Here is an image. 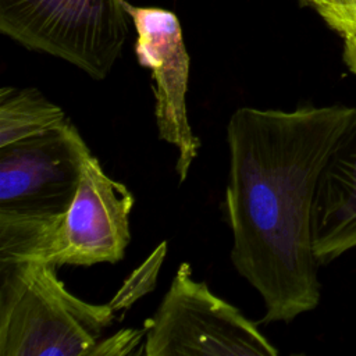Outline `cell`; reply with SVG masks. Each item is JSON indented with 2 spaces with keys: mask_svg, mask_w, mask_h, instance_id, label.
<instances>
[{
  "mask_svg": "<svg viewBox=\"0 0 356 356\" xmlns=\"http://www.w3.org/2000/svg\"><path fill=\"white\" fill-rule=\"evenodd\" d=\"M167 252V242H161L152 254L134 270L124 281L120 291L108 303L115 312L129 307L140 296L153 291L157 282V275Z\"/></svg>",
  "mask_w": 356,
  "mask_h": 356,
  "instance_id": "cell-10",
  "label": "cell"
},
{
  "mask_svg": "<svg viewBox=\"0 0 356 356\" xmlns=\"http://www.w3.org/2000/svg\"><path fill=\"white\" fill-rule=\"evenodd\" d=\"M43 260H0V356H92L115 310L72 295Z\"/></svg>",
  "mask_w": 356,
  "mask_h": 356,
  "instance_id": "cell-2",
  "label": "cell"
},
{
  "mask_svg": "<svg viewBox=\"0 0 356 356\" xmlns=\"http://www.w3.org/2000/svg\"><path fill=\"white\" fill-rule=\"evenodd\" d=\"M146 356H277L278 349L236 306L181 263L156 313L145 321Z\"/></svg>",
  "mask_w": 356,
  "mask_h": 356,
  "instance_id": "cell-4",
  "label": "cell"
},
{
  "mask_svg": "<svg viewBox=\"0 0 356 356\" xmlns=\"http://www.w3.org/2000/svg\"><path fill=\"white\" fill-rule=\"evenodd\" d=\"M125 8L136 31L138 61L150 70L154 82V118L159 138L178 150L175 170L179 182H184L197 156L200 139L193 134L188 120L191 58L179 18L161 7H142L125 1Z\"/></svg>",
  "mask_w": 356,
  "mask_h": 356,
  "instance_id": "cell-7",
  "label": "cell"
},
{
  "mask_svg": "<svg viewBox=\"0 0 356 356\" xmlns=\"http://www.w3.org/2000/svg\"><path fill=\"white\" fill-rule=\"evenodd\" d=\"M355 107H239L229 117L224 210L231 261L260 293L263 323H291L320 302L312 211L325 159Z\"/></svg>",
  "mask_w": 356,
  "mask_h": 356,
  "instance_id": "cell-1",
  "label": "cell"
},
{
  "mask_svg": "<svg viewBox=\"0 0 356 356\" xmlns=\"http://www.w3.org/2000/svg\"><path fill=\"white\" fill-rule=\"evenodd\" d=\"M67 120L64 110L36 88L0 89V147L57 128Z\"/></svg>",
  "mask_w": 356,
  "mask_h": 356,
  "instance_id": "cell-9",
  "label": "cell"
},
{
  "mask_svg": "<svg viewBox=\"0 0 356 356\" xmlns=\"http://www.w3.org/2000/svg\"><path fill=\"white\" fill-rule=\"evenodd\" d=\"M342 42H343L342 57H343L345 65L350 72L356 75V33L342 38Z\"/></svg>",
  "mask_w": 356,
  "mask_h": 356,
  "instance_id": "cell-13",
  "label": "cell"
},
{
  "mask_svg": "<svg viewBox=\"0 0 356 356\" xmlns=\"http://www.w3.org/2000/svg\"><path fill=\"white\" fill-rule=\"evenodd\" d=\"M350 1H352V3L356 6V0H350Z\"/></svg>",
  "mask_w": 356,
  "mask_h": 356,
  "instance_id": "cell-14",
  "label": "cell"
},
{
  "mask_svg": "<svg viewBox=\"0 0 356 356\" xmlns=\"http://www.w3.org/2000/svg\"><path fill=\"white\" fill-rule=\"evenodd\" d=\"M89 146L68 118L63 125L0 147V217H63L78 189Z\"/></svg>",
  "mask_w": 356,
  "mask_h": 356,
  "instance_id": "cell-5",
  "label": "cell"
},
{
  "mask_svg": "<svg viewBox=\"0 0 356 356\" xmlns=\"http://www.w3.org/2000/svg\"><path fill=\"white\" fill-rule=\"evenodd\" d=\"M125 0H0V32L104 79L128 38Z\"/></svg>",
  "mask_w": 356,
  "mask_h": 356,
  "instance_id": "cell-3",
  "label": "cell"
},
{
  "mask_svg": "<svg viewBox=\"0 0 356 356\" xmlns=\"http://www.w3.org/2000/svg\"><path fill=\"white\" fill-rule=\"evenodd\" d=\"M132 192L108 177L90 149L85 153L75 197L49 241L43 261L57 267L117 263L131 241Z\"/></svg>",
  "mask_w": 356,
  "mask_h": 356,
  "instance_id": "cell-6",
  "label": "cell"
},
{
  "mask_svg": "<svg viewBox=\"0 0 356 356\" xmlns=\"http://www.w3.org/2000/svg\"><path fill=\"white\" fill-rule=\"evenodd\" d=\"M146 335L145 327L142 330H121L113 337L103 338L92 352V356H122L135 352L142 338Z\"/></svg>",
  "mask_w": 356,
  "mask_h": 356,
  "instance_id": "cell-12",
  "label": "cell"
},
{
  "mask_svg": "<svg viewBox=\"0 0 356 356\" xmlns=\"http://www.w3.org/2000/svg\"><path fill=\"white\" fill-rule=\"evenodd\" d=\"M312 239L320 266L356 249V108L321 168L312 211Z\"/></svg>",
  "mask_w": 356,
  "mask_h": 356,
  "instance_id": "cell-8",
  "label": "cell"
},
{
  "mask_svg": "<svg viewBox=\"0 0 356 356\" xmlns=\"http://www.w3.org/2000/svg\"><path fill=\"white\" fill-rule=\"evenodd\" d=\"M312 4L324 22L341 38L356 33V6L350 0H303Z\"/></svg>",
  "mask_w": 356,
  "mask_h": 356,
  "instance_id": "cell-11",
  "label": "cell"
}]
</instances>
